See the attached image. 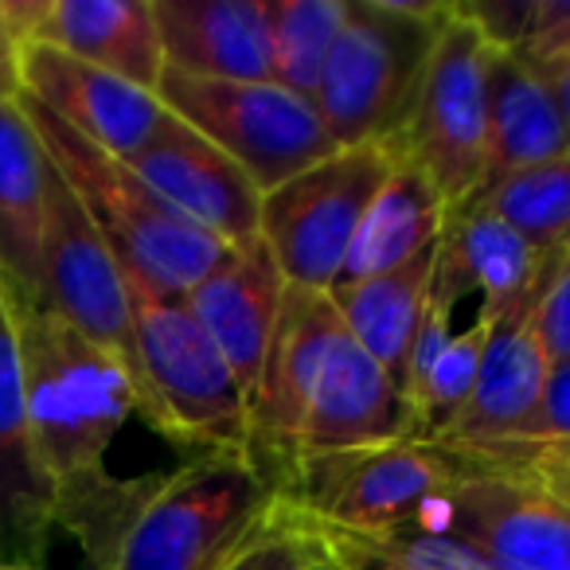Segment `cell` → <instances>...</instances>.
Here are the masks:
<instances>
[{"label":"cell","instance_id":"6da1fadb","mask_svg":"<svg viewBox=\"0 0 570 570\" xmlns=\"http://www.w3.org/2000/svg\"><path fill=\"white\" fill-rule=\"evenodd\" d=\"M24 372L28 426L56 508L63 497L95 489L106 476V453L129 419H141L137 380L118 356L90 344L48 305H12Z\"/></svg>","mask_w":570,"mask_h":570},{"label":"cell","instance_id":"7a4b0ae2","mask_svg":"<svg viewBox=\"0 0 570 570\" xmlns=\"http://www.w3.org/2000/svg\"><path fill=\"white\" fill-rule=\"evenodd\" d=\"M28 121L40 137L43 153L59 168L79 204L87 207L90 223L118 258L129 285H141L153 294L184 297L196 282H204L235 246L219 243L204 227L184 219L168 207L129 160L110 157L106 149L90 145L71 126L48 114L40 102L20 95Z\"/></svg>","mask_w":570,"mask_h":570},{"label":"cell","instance_id":"3957f363","mask_svg":"<svg viewBox=\"0 0 570 570\" xmlns=\"http://www.w3.org/2000/svg\"><path fill=\"white\" fill-rule=\"evenodd\" d=\"M450 12L445 0H352L313 95L341 149L403 137Z\"/></svg>","mask_w":570,"mask_h":570},{"label":"cell","instance_id":"277c9868","mask_svg":"<svg viewBox=\"0 0 570 570\" xmlns=\"http://www.w3.org/2000/svg\"><path fill=\"white\" fill-rule=\"evenodd\" d=\"M277 504L282 492L250 458H191L157 476L106 570H223Z\"/></svg>","mask_w":570,"mask_h":570},{"label":"cell","instance_id":"5b68a950","mask_svg":"<svg viewBox=\"0 0 570 570\" xmlns=\"http://www.w3.org/2000/svg\"><path fill=\"white\" fill-rule=\"evenodd\" d=\"M141 419L180 450L250 458V411L184 297L129 285Z\"/></svg>","mask_w":570,"mask_h":570},{"label":"cell","instance_id":"8992f818","mask_svg":"<svg viewBox=\"0 0 570 570\" xmlns=\"http://www.w3.org/2000/svg\"><path fill=\"white\" fill-rule=\"evenodd\" d=\"M473 469V458L453 445L403 438L372 450L302 458L285 500L321 528L380 539L442 508Z\"/></svg>","mask_w":570,"mask_h":570},{"label":"cell","instance_id":"52a82bcc","mask_svg":"<svg viewBox=\"0 0 570 570\" xmlns=\"http://www.w3.org/2000/svg\"><path fill=\"white\" fill-rule=\"evenodd\" d=\"M399 157V141L352 145L262 196L258 243L282 269L285 285L313 294L333 289L360 223L395 173Z\"/></svg>","mask_w":570,"mask_h":570},{"label":"cell","instance_id":"ba28073f","mask_svg":"<svg viewBox=\"0 0 570 570\" xmlns=\"http://www.w3.org/2000/svg\"><path fill=\"white\" fill-rule=\"evenodd\" d=\"M492 48L497 43L469 17L465 4H453L426 63L414 114L399 137L403 153L434 184L450 215L473 204L489 176Z\"/></svg>","mask_w":570,"mask_h":570},{"label":"cell","instance_id":"9c48e42d","mask_svg":"<svg viewBox=\"0 0 570 570\" xmlns=\"http://www.w3.org/2000/svg\"><path fill=\"white\" fill-rule=\"evenodd\" d=\"M157 98L168 114L219 145L262 196L341 149L317 106L277 82H215L165 71Z\"/></svg>","mask_w":570,"mask_h":570},{"label":"cell","instance_id":"30bf717a","mask_svg":"<svg viewBox=\"0 0 570 570\" xmlns=\"http://www.w3.org/2000/svg\"><path fill=\"white\" fill-rule=\"evenodd\" d=\"M43 305L90 344L118 356L137 380L134 305L118 258L87 207L48 157V230H43Z\"/></svg>","mask_w":570,"mask_h":570},{"label":"cell","instance_id":"8fae6325","mask_svg":"<svg viewBox=\"0 0 570 570\" xmlns=\"http://www.w3.org/2000/svg\"><path fill=\"white\" fill-rule=\"evenodd\" d=\"M414 523L458 531L504 570H570V504L523 473L476 465Z\"/></svg>","mask_w":570,"mask_h":570},{"label":"cell","instance_id":"7c38bea8","mask_svg":"<svg viewBox=\"0 0 570 570\" xmlns=\"http://www.w3.org/2000/svg\"><path fill=\"white\" fill-rule=\"evenodd\" d=\"M336 328L341 317L333 309V297L297 285L285 289L282 317L250 399V461L274 481L282 497L297 469V442H302L313 375Z\"/></svg>","mask_w":570,"mask_h":570},{"label":"cell","instance_id":"4fadbf2b","mask_svg":"<svg viewBox=\"0 0 570 570\" xmlns=\"http://www.w3.org/2000/svg\"><path fill=\"white\" fill-rule=\"evenodd\" d=\"M129 168L188 223L204 227L227 246H254L262 223V191L254 180L204 134L165 114L157 134L141 153L129 157Z\"/></svg>","mask_w":570,"mask_h":570},{"label":"cell","instance_id":"5bb4252c","mask_svg":"<svg viewBox=\"0 0 570 570\" xmlns=\"http://www.w3.org/2000/svg\"><path fill=\"white\" fill-rule=\"evenodd\" d=\"M414 438L403 383L367 356L348 328H336L313 375L297 461L321 453H348Z\"/></svg>","mask_w":570,"mask_h":570},{"label":"cell","instance_id":"9a60e30c","mask_svg":"<svg viewBox=\"0 0 570 570\" xmlns=\"http://www.w3.org/2000/svg\"><path fill=\"white\" fill-rule=\"evenodd\" d=\"M20 87L32 102L56 114L63 126H71L90 145L121 160L141 153L168 114L153 90L134 87L110 71H98L48 43H24Z\"/></svg>","mask_w":570,"mask_h":570},{"label":"cell","instance_id":"2e32d148","mask_svg":"<svg viewBox=\"0 0 570 570\" xmlns=\"http://www.w3.org/2000/svg\"><path fill=\"white\" fill-rule=\"evenodd\" d=\"M285 289L289 285L274 266L269 250L254 243L227 250V258L184 294L188 313L212 336L230 375L243 387L246 411H250L254 387H258L262 364H266L269 341H274L277 317H282Z\"/></svg>","mask_w":570,"mask_h":570},{"label":"cell","instance_id":"e0dca14e","mask_svg":"<svg viewBox=\"0 0 570 570\" xmlns=\"http://www.w3.org/2000/svg\"><path fill=\"white\" fill-rule=\"evenodd\" d=\"M56 531V484L36 458L17 321L0 289V554L43 562Z\"/></svg>","mask_w":570,"mask_h":570},{"label":"cell","instance_id":"ac0fdd59","mask_svg":"<svg viewBox=\"0 0 570 570\" xmlns=\"http://www.w3.org/2000/svg\"><path fill=\"white\" fill-rule=\"evenodd\" d=\"M559 258H547L531 243H523L512 227L492 219L484 207H461L445 223L438 246V277L453 297L461 289H476L489 325L512 317H528L543 297Z\"/></svg>","mask_w":570,"mask_h":570},{"label":"cell","instance_id":"d6986e66","mask_svg":"<svg viewBox=\"0 0 570 570\" xmlns=\"http://www.w3.org/2000/svg\"><path fill=\"white\" fill-rule=\"evenodd\" d=\"M165 71L215 82H274L262 0H153Z\"/></svg>","mask_w":570,"mask_h":570},{"label":"cell","instance_id":"ffe728a7","mask_svg":"<svg viewBox=\"0 0 570 570\" xmlns=\"http://www.w3.org/2000/svg\"><path fill=\"white\" fill-rule=\"evenodd\" d=\"M48 153L24 106L0 102V289L9 305H43Z\"/></svg>","mask_w":570,"mask_h":570},{"label":"cell","instance_id":"44dd1931","mask_svg":"<svg viewBox=\"0 0 570 570\" xmlns=\"http://www.w3.org/2000/svg\"><path fill=\"white\" fill-rule=\"evenodd\" d=\"M157 95L165 79L153 0H40L32 40Z\"/></svg>","mask_w":570,"mask_h":570},{"label":"cell","instance_id":"7402d4cb","mask_svg":"<svg viewBox=\"0 0 570 570\" xmlns=\"http://www.w3.org/2000/svg\"><path fill=\"white\" fill-rule=\"evenodd\" d=\"M547 375H551V360L531 333L528 317L492 325L481 367H476V383L469 391L465 406L458 411V419L442 434V442L453 445V450L508 445L535 414Z\"/></svg>","mask_w":570,"mask_h":570},{"label":"cell","instance_id":"603a6c76","mask_svg":"<svg viewBox=\"0 0 570 570\" xmlns=\"http://www.w3.org/2000/svg\"><path fill=\"white\" fill-rule=\"evenodd\" d=\"M562 153H570V129L547 75L515 48H492L489 176H484V188L512 173L562 157Z\"/></svg>","mask_w":570,"mask_h":570},{"label":"cell","instance_id":"cb8c5ba5","mask_svg":"<svg viewBox=\"0 0 570 570\" xmlns=\"http://www.w3.org/2000/svg\"><path fill=\"white\" fill-rule=\"evenodd\" d=\"M445 223H450L445 199L422 176V168L403 153L395 173L387 176V184L375 196V204L367 207L364 223L356 230V243L348 250V262H344L333 289L367 282V277L403 266L414 254L438 246L445 235Z\"/></svg>","mask_w":570,"mask_h":570},{"label":"cell","instance_id":"d4e9b609","mask_svg":"<svg viewBox=\"0 0 570 570\" xmlns=\"http://www.w3.org/2000/svg\"><path fill=\"white\" fill-rule=\"evenodd\" d=\"M442 246V243H438ZM438 246L414 254L411 262L383 274L367 277L356 285H341L333 289V309L341 325L352 333V341L375 356L399 383L406 372V356H411L414 333L422 325V313L434 294V274H438Z\"/></svg>","mask_w":570,"mask_h":570},{"label":"cell","instance_id":"484cf974","mask_svg":"<svg viewBox=\"0 0 570 570\" xmlns=\"http://www.w3.org/2000/svg\"><path fill=\"white\" fill-rule=\"evenodd\" d=\"M469 207H484L547 258L570 250V153L489 184Z\"/></svg>","mask_w":570,"mask_h":570},{"label":"cell","instance_id":"4316f807","mask_svg":"<svg viewBox=\"0 0 570 570\" xmlns=\"http://www.w3.org/2000/svg\"><path fill=\"white\" fill-rule=\"evenodd\" d=\"M269 24L274 82L294 95H317L325 63L348 24L352 0H262Z\"/></svg>","mask_w":570,"mask_h":570},{"label":"cell","instance_id":"83f0119b","mask_svg":"<svg viewBox=\"0 0 570 570\" xmlns=\"http://www.w3.org/2000/svg\"><path fill=\"white\" fill-rule=\"evenodd\" d=\"M321 554H325V543L317 528L282 497L274 515L223 570H313Z\"/></svg>","mask_w":570,"mask_h":570},{"label":"cell","instance_id":"f1b7e54d","mask_svg":"<svg viewBox=\"0 0 570 570\" xmlns=\"http://www.w3.org/2000/svg\"><path fill=\"white\" fill-rule=\"evenodd\" d=\"M567 442H570V360L567 364H551L543 399H539L528 426L508 445H492V450H543V445H567Z\"/></svg>","mask_w":570,"mask_h":570},{"label":"cell","instance_id":"f546056e","mask_svg":"<svg viewBox=\"0 0 570 570\" xmlns=\"http://www.w3.org/2000/svg\"><path fill=\"white\" fill-rule=\"evenodd\" d=\"M528 325L535 333V341L543 344L547 360L551 364H567L570 360V250L559 258L543 297L528 313Z\"/></svg>","mask_w":570,"mask_h":570},{"label":"cell","instance_id":"4dcf8cb0","mask_svg":"<svg viewBox=\"0 0 570 570\" xmlns=\"http://www.w3.org/2000/svg\"><path fill=\"white\" fill-rule=\"evenodd\" d=\"M523 59L535 67H554L570 59V0H535L531 24L520 48Z\"/></svg>","mask_w":570,"mask_h":570},{"label":"cell","instance_id":"1f68e13d","mask_svg":"<svg viewBox=\"0 0 570 570\" xmlns=\"http://www.w3.org/2000/svg\"><path fill=\"white\" fill-rule=\"evenodd\" d=\"M313 528H317L321 543H325V551L333 554V562L341 570H411L406 562H399L395 554H387L383 547H375L372 539L348 535V531L321 528V523H313Z\"/></svg>","mask_w":570,"mask_h":570},{"label":"cell","instance_id":"d6a6232c","mask_svg":"<svg viewBox=\"0 0 570 570\" xmlns=\"http://www.w3.org/2000/svg\"><path fill=\"white\" fill-rule=\"evenodd\" d=\"M20 51H24V40L12 28L4 0H0V102H17L24 95V87H20Z\"/></svg>","mask_w":570,"mask_h":570},{"label":"cell","instance_id":"836d02e7","mask_svg":"<svg viewBox=\"0 0 570 570\" xmlns=\"http://www.w3.org/2000/svg\"><path fill=\"white\" fill-rule=\"evenodd\" d=\"M539 71H543L547 82H551L554 98H559V110H562L567 129H570V59H567V63H554V67H539Z\"/></svg>","mask_w":570,"mask_h":570},{"label":"cell","instance_id":"e575fe53","mask_svg":"<svg viewBox=\"0 0 570 570\" xmlns=\"http://www.w3.org/2000/svg\"><path fill=\"white\" fill-rule=\"evenodd\" d=\"M0 570H48L43 562H24V559H4L0 554Z\"/></svg>","mask_w":570,"mask_h":570},{"label":"cell","instance_id":"d590c367","mask_svg":"<svg viewBox=\"0 0 570 570\" xmlns=\"http://www.w3.org/2000/svg\"><path fill=\"white\" fill-rule=\"evenodd\" d=\"M313 570H341V567H336V562H333V554H321V559H317V567H313Z\"/></svg>","mask_w":570,"mask_h":570}]
</instances>
